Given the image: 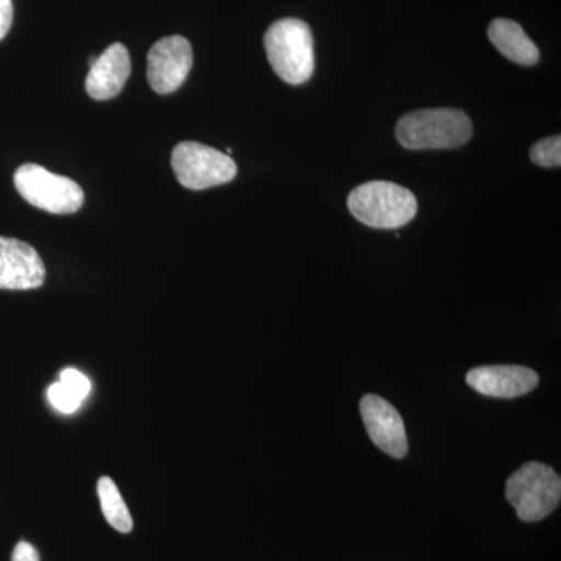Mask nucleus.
Here are the masks:
<instances>
[{
  "mask_svg": "<svg viewBox=\"0 0 561 561\" xmlns=\"http://www.w3.org/2000/svg\"><path fill=\"white\" fill-rule=\"evenodd\" d=\"M60 382L70 391L76 394L80 401L87 400L88 394L91 393V382L83 373L73 370V368H66L61 371Z\"/></svg>",
  "mask_w": 561,
  "mask_h": 561,
  "instance_id": "dca6fc26",
  "label": "nucleus"
},
{
  "mask_svg": "<svg viewBox=\"0 0 561 561\" xmlns=\"http://www.w3.org/2000/svg\"><path fill=\"white\" fill-rule=\"evenodd\" d=\"M14 186L25 202L50 214H73L84 203L80 184L38 164H24L14 173Z\"/></svg>",
  "mask_w": 561,
  "mask_h": 561,
  "instance_id": "39448f33",
  "label": "nucleus"
},
{
  "mask_svg": "<svg viewBox=\"0 0 561 561\" xmlns=\"http://www.w3.org/2000/svg\"><path fill=\"white\" fill-rule=\"evenodd\" d=\"M130 73L131 60L127 47L121 43L111 44L91 66L87 92L94 101H110L121 94Z\"/></svg>",
  "mask_w": 561,
  "mask_h": 561,
  "instance_id": "9b49d317",
  "label": "nucleus"
},
{
  "mask_svg": "<svg viewBox=\"0 0 561 561\" xmlns=\"http://www.w3.org/2000/svg\"><path fill=\"white\" fill-rule=\"evenodd\" d=\"M194 65L190 41L184 36H165L154 43L147 57V79L158 94H172L183 87Z\"/></svg>",
  "mask_w": 561,
  "mask_h": 561,
  "instance_id": "0eeeda50",
  "label": "nucleus"
},
{
  "mask_svg": "<svg viewBox=\"0 0 561 561\" xmlns=\"http://www.w3.org/2000/svg\"><path fill=\"white\" fill-rule=\"evenodd\" d=\"M491 44L508 60L522 66H534L540 61V50L524 32L518 22L494 20L489 27Z\"/></svg>",
  "mask_w": 561,
  "mask_h": 561,
  "instance_id": "f8f14e48",
  "label": "nucleus"
},
{
  "mask_svg": "<svg viewBox=\"0 0 561 561\" xmlns=\"http://www.w3.org/2000/svg\"><path fill=\"white\" fill-rule=\"evenodd\" d=\"M46 280L38 251L28 243L0 236V290H33Z\"/></svg>",
  "mask_w": 561,
  "mask_h": 561,
  "instance_id": "1a4fd4ad",
  "label": "nucleus"
},
{
  "mask_svg": "<svg viewBox=\"0 0 561 561\" xmlns=\"http://www.w3.org/2000/svg\"><path fill=\"white\" fill-rule=\"evenodd\" d=\"M11 561H41L39 552L36 551L35 546L27 541L18 542L14 548Z\"/></svg>",
  "mask_w": 561,
  "mask_h": 561,
  "instance_id": "a211bd4d",
  "label": "nucleus"
},
{
  "mask_svg": "<svg viewBox=\"0 0 561 561\" xmlns=\"http://www.w3.org/2000/svg\"><path fill=\"white\" fill-rule=\"evenodd\" d=\"M268 62L286 83H306L316 70V50L311 28L305 21L287 18L276 21L264 36Z\"/></svg>",
  "mask_w": 561,
  "mask_h": 561,
  "instance_id": "f03ea898",
  "label": "nucleus"
},
{
  "mask_svg": "<svg viewBox=\"0 0 561 561\" xmlns=\"http://www.w3.org/2000/svg\"><path fill=\"white\" fill-rule=\"evenodd\" d=\"M360 415L368 437L382 453L389 454L393 459L408 456L404 421L389 401L376 394H367L360 400Z\"/></svg>",
  "mask_w": 561,
  "mask_h": 561,
  "instance_id": "6e6552de",
  "label": "nucleus"
},
{
  "mask_svg": "<svg viewBox=\"0 0 561 561\" xmlns=\"http://www.w3.org/2000/svg\"><path fill=\"white\" fill-rule=\"evenodd\" d=\"M505 497L522 522H541L560 505V476L549 465L527 461L508 478Z\"/></svg>",
  "mask_w": 561,
  "mask_h": 561,
  "instance_id": "20e7f679",
  "label": "nucleus"
},
{
  "mask_svg": "<svg viewBox=\"0 0 561 561\" xmlns=\"http://www.w3.org/2000/svg\"><path fill=\"white\" fill-rule=\"evenodd\" d=\"M98 493L103 515H105L110 526L121 531V534H130L133 518L116 483L111 481L108 476H103L99 479Z\"/></svg>",
  "mask_w": 561,
  "mask_h": 561,
  "instance_id": "ddd939ff",
  "label": "nucleus"
},
{
  "mask_svg": "<svg viewBox=\"0 0 561 561\" xmlns=\"http://www.w3.org/2000/svg\"><path fill=\"white\" fill-rule=\"evenodd\" d=\"M467 382L485 397L512 400L535 390L540 378L537 371L523 365H486L468 371Z\"/></svg>",
  "mask_w": 561,
  "mask_h": 561,
  "instance_id": "9d476101",
  "label": "nucleus"
},
{
  "mask_svg": "<svg viewBox=\"0 0 561 561\" xmlns=\"http://www.w3.org/2000/svg\"><path fill=\"white\" fill-rule=\"evenodd\" d=\"M13 24V2L11 0H0V41L5 38Z\"/></svg>",
  "mask_w": 561,
  "mask_h": 561,
  "instance_id": "f3484780",
  "label": "nucleus"
},
{
  "mask_svg": "<svg viewBox=\"0 0 561 561\" xmlns=\"http://www.w3.org/2000/svg\"><path fill=\"white\" fill-rule=\"evenodd\" d=\"M530 160L540 168H560L561 138L559 135L538 140L530 149Z\"/></svg>",
  "mask_w": 561,
  "mask_h": 561,
  "instance_id": "4468645a",
  "label": "nucleus"
},
{
  "mask_svg": "<svg viewBox=\"0 0 561 561\" xmlns=\"http://www.w3.org/2000/svg\"><path fill=\"white\" fill-rule=\"evenodd\" d=\"M348 209L367 227L394 230L415 219L419 202L411 191L400 184L370 181L351 191Z\"/></svg>",
  "mask_w": 561,
  "mask_h": 561,
  "instance_id": "7ed1b4c3",
  "label": "nucleus"
},
{
  "mask_svg": "<svg viewBox=\"0 0 561 561\" xmlns=\"http://www.w3.org/2000/svg\"><path fill=\"white\" fill-rule=\"evenodd\" d=\"M47 397H49L50 404L54 405L57 411L62 413L76 412L77 409L80 408L81 402H83L80 401L76 394L70 393V391L66 389L60 381L49 387Z\"/></svg>",
  "mask_w": 561,
  "mask_h": 561,
  "instance_id": "2eb2a0df",
  "label": "nucleus"
},
{
  "mask_svg": "<svg viewBox=\"0 0 561 561\" xmlns=\"http://www.w3.org/2000/svg\"><path fill=\"white\" fill-rule=\"evenodd\" d=\"M394 133L404 149L448 150L471 139L472 124L461 110H416L398 121Z\"/></svg>",
  "mask_w": 561,
  "mask_h": 561,
  "instance_id": "f257e3e1",
  "label": "nucleus"
},
{
  "mask_svg": "<svg viewBox=\"0 0 561 561\" xmlns=\"http://www.w3.org/2000/svg\"><path fill=\"white\" fill-rule=\"evenodd\" d=\"M171 162L181 186L191 191L220 186L238 175V165L227 153L191 140L173 149Z\"/></svg>",
  "mask_w": 561,
  "mask_h": 561,
  "instance_id": "423d86ee",
  "label": "nucleus"
}]
</instances>
